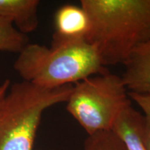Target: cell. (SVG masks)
Returning <instances> with one entry per match:
<instances>
[{
    "instance_id": "1",
    "label": "cell",
    "mask_w": 150,
    "mask_h": 150,
    "mask_svg": "<svg viewBox=\"0 0 150 150\" xmlns=\"http://www.w3.org/2000/svg\"><path fill=\"white\" fill-rule=\"evenodd\" d=\"M91 20L86 41L104 65L123 64L135 48L150 40V0H81Z\"/></svg>"
},
{
    "instance_id": "2",
    "label": "cell",
    "mask_w": 150,
    "mask_h": 150,
    "mask_svg": "<svg viewBox=\"0 0 150 150\" xmlns=\"http://www.w3.org/2000/svg\"><path fill=\"white\" fill-rule=\"evenodd\" d=\"M14 69L23 81L46 88L72 85L106 72L95 47L87 41L29 43L18 54Z\"/></svg>"
},
{
    "instance_id": "3",
    "label": "cell",
    "mask_w": 150,
    "mask_h": 150,
    "mask_svg": "<svg viewBox=\"0 0 150 150\" xmlns=\"http://www.w3.org/2000/svg\"><path fill=\"white\" fill-rule=\"evenodd\" d=\"M73 85L46 88L22 81L0 102V150H33L43 112L66 103Z\"/></svg>"
},
{
    "instance_id": "4",
    "label": "cell",
    "mask_w": 150,
    "mask_h": 150,
    "mask_svg": "<svg viewBox=\"0 0 150 150\" xmlns=\"http://www.w3.org/2000/svg\"><path fill=\"white\" fill-rule=\"evenodd\" d=\"M131 105L122 76L106 72L74 83L66 110L88 136L111 130L120 114Z\"/></svg>"
},
{
    "instance_id": "5",
    "label": "cell",
    "mask_w": 150,
    "mask_h": 150,
    "mask_svg": "<svg viewBox=\"0 0 150 150\" xmlns=\"http://www.w3.org/2000/svg\"><path fill=\"white\" fill-rule=\"evenodd\" d=\"M55 31L52 42L69 43L86 41L91 31V20L81 6L65 4L56 11Z\"/></svg>"
},
{
    "instance_id": "6",
    "label": "cell",
    "mask_w": 150,
    "mask_h": 150,
    "mask_svg": "<svg viewBox=\"0 0 150 150\" xmlns=\"http://www.w3.org/2000/svg\"><path fill=\"white\" fill-rule=\"evenodd\" d=\"M123 65L121 76L129 93L150 94V40L135 48Z\"/></svg>"
},
{
    "instance_id": "7",
    "label": "cell",
    "mask_w": 150,
    "mask_h": 150,
    "mask_svg": "<svg viewBox=\"0 0 150 150\" xmlns=\"http://www.w3.org/2000/svg\"><path fill=\"white\" fill-rule=\"evenodd\" d=\"M111 131L127 150H147L145 142V119L132 105L123 110L112 125Z\"/></svg>"
},
{
    "instance_id": "8",
    "label": "cell",
    "mask_w": 150,
    "mask_h": 150,
    "mask_svg": "<svg viewBox=\"0 0 150 150\" xmlns=\"http://www.w3.org/2000/svg\"><path fill=\"white\" fill-rule=\"evenodd\" d=\"M38 0H0V16L8 19L19 31L27 35L38 26Z\"/></svg>"
},
{
    "instance_id": "9",
    "label": "cell",
    "mask_w": 150,
    "mask_h": 150,
    "mask_svg": "<svg viewBox=\"0 0 150 150\" xmlns=\"http://www.w3.org/2000/svg\"><path fill=\"white\" fill-rule=\"evenodd\" d=\"M29 43L27 35L19 31L8 19L0 16V51L19 54Z\"/></svg>"
},
{
    "instance_id": "10",
    "label": "cell",
    "mask_w": 150,
    "mask_h": 150,
    "mask_svg": "<svg viewBox=\"0 0 150 150\" xmlns=\"http://www.w3.org/2000/svg\"><path fill=\"white\" fill-rule=\"evenodd\" d=\"M82 150H127L120 138L111 130L88 135Z\"/></svg>"
},
{
    "instance_id": "11",
    "label": "cell",
    "mask_w": 150,
    "mask_h": 150,
    "mask_svg": "<svg viewBox=\"0 0 150 150\" xmlns=\"http://www.w3.org/2000/svg\"><path fill=\"white\" fill-rule=\"evenodd\" d=\"M131 101H134L142 110L145 119V142L147 150H150V94L129 93Z\"/></svg>"
},
{
    "instance_id": "12",
    "label": "cell",
    "mask_w": 150,
    "mask_h": 150,
    "mask_svg": "<svg viewBox=\"0 0 150 150\" xmlns=\"http://www.w3.org/2000/svg\"><path fill=\"white\" fill-rule=\"evenodd\" d=\"M11 85V81L8 79L5 80L2 83L0 84V102L7 93Z\"/></svg>"
}]
</instances>
